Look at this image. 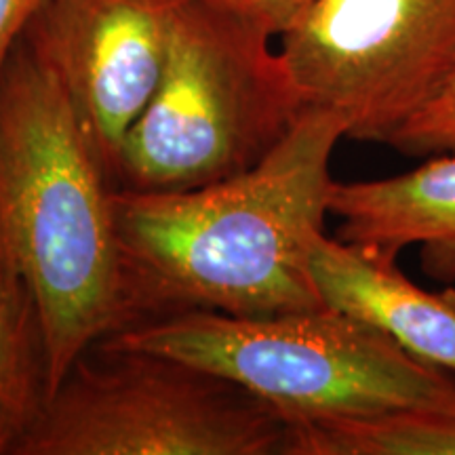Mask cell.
I'll return each instance as SVG.
<instances>
[{"label": "cell", "instance_id": "6da1fadb", "mask_svg": "<svg viewBox=\"0 0 455 455\" xmlns=\"http://www.w3.org/2000/svg\"><path fill=\"white\" fill-rule=\"evenodd\" d=\"M344 127L304 108L264 161L175 192L114 190L138 323L188 310L268 316L323 308L312 251L325 235Z\"/></svg>", "mask_w": 455, "mask_h": 455}, {"label": "cell", "instance_id": "7a4b0ae2", "mask_svg": "<svg viewBox=\"0 0 455 455\" xmlns=\"http://www.w3.org/2000/svg\"><path fill=\"white\" fill-rule=\"evenodd\" d=\"M114 190L61 83L21 36L0 68V241L41 318L47 401L84 352L138 323Z\"/></svg>", "mask_w": 455, "mask_h": 455}, {"label": "cell", "instance_id": "3957f363", "mask_svg": "<svg viewBox=\"0 0 455 455\" xmlns=\"http://www.w3.org/2000/svg\"><path fill=\"white\" fill-rule=\"evenodd\" d=\"M100 344L155 352L220 375L287 422L455 405V373L327 306L268 316L175 312L135 323Z\"/></svg>", "mask_w": 455, "mask_h": 455}, {"label": "cell", "instance_id": "277c9868", "mask_svg": "<svg viewBox=\"0 0 455 455\" xmlns=\"http://www.w3.org/2000/svg\"><path fill=\"white\" fill-rule=\"evenodd\" d=\"M272 38L190 0L155 95L123 144L116 190H190L264 161L304 110Z\"/></svg>", "mask_w": 455, "mask_h": 455}, {"label": "cell", "instance_id": "5b68a950", "mask_svg": "<svg viewBox=\"0 0 455 455\" xmlns=\"http://www.w3.org/2000/svg\"><path fill=\"white\" fill-rule=\"evenodd\" d=\"M287 419L178 358L95 344L13 455H283Z\"/></svg>", "mask_w": 455, "mask_h": 455}, {"label": "cell", "instance_id": "8992f818", "mask_svg": "<svg viewBox=\"0 0 455 455\" xmlns=\"http://www.w3.org/2000/svg\"><path fill=\"white\" fill-rule=\"evenodd\" d=\"M278 53L301 106L390 146L455 76V0H315Z\"/></svg>", "mask_w": 455, "mask_h": 455}, {"label": "cell", "instance_id": "52a82bcc", "mask_svg": "<svg viewBox=\"0 0 455 455\" xmlns=\"http://www.w3.org/2000/svg\"><path fill=\"white\" fill-rule=\"evenodd\" d=\"M190 0H47L24 36L64 87L116 188L118 161L144 112Z\"/></svg>", "mask_w": 455, "mask_h": 455}, {"label": "cell", "instance_id": "ba28073f", "mask_svg": "<svg viewBox=\"0 0 455 455\" xmlns=\"http://www.w3.org/2000/svg\"><path fill=\"white\" fill-rule=\"evenodd\" d=\"M312 276L327 308L367 323L409 355L455 373V289L428 291L396 258L323 235Z\"/></svg>", "mask_w": 455, "mask_h": 455}, {"label": "cell", "instance_id": "9c48e42d", "mask_svg": "<svg viewBox=\"0 0 455 455\" xmlns=\"http://www.w3.org/2000/svg\"><path fill=\"white\" fill-rule=\"evenodd\" d=\"M329 213L339 241L390 258L418 247L426 275L455 283V152L392 178L333 181Z\"/></svg>", "mask_w": 455, "mask_h": 455}, {"label": "cell", "instance_id": "30bf717a", "mask_svg": "<svg viewBox=\"0 0 455 455\" xmlns=\"http://www.w3.org/2000/svg\"><path fill=\"white\" fill-rule=\"evenodd\" d=\"M47 395L41 318L0 241V455L15 453Z\"/></svg>", "mask_w": 455, "mask_h": 455}, {"label": "cell", "instance_id": "8fae6325", "mask_svg": "<svg viewBox=\"0 0 455 455\" xmlns=\"http://www.w3.org/2000/svg\"><path fill=\"white\" fill-rule=\"evenodd\" d=\"M283 455H455V405L287 422Z\"/></svg>", "mask_w": 455, "mask_h": 455}, {"label": "cell", "instance_id": "7c38bea8", "mask_svg": "<svg viewBox=\"0 0 455 455\" xmlns=\"http://www.w3.org/2000/svg\"><path fill=\"white\" fill-rule=\"evenodd\" d=\"M390 148L418 158L455 152V76L422 112L398 131Z\"/></svg>", "mask_w": 455, "mask_h": 455}, {"label": "cell", "instance_id": "4fadbf2b", "mask_svg": "<svg viewBox=\"0 0 455 455\" xmlns=\"http://www.w3.org/2000/svg\"><path fill=\"white\" fill-rule=\"evenodd\" d=\"M251 21L270 36H283L315 0H203Z\"/></svg>", "mask_w": 455, "mask_h": 455}, {"label": "cell", "instance_id": "5bb4252c", "mask_svg": "<svg viewBox=\"0 0 455 455\" xmlns=\"http://www.w3.org/2000/svg\"><path fill=\"white\" fill-rule=\"evenodd\" d=\"M47 0H0V68Z\"/></svg>", "mask_w": 455, "mask_h": 455}]
</instances>
